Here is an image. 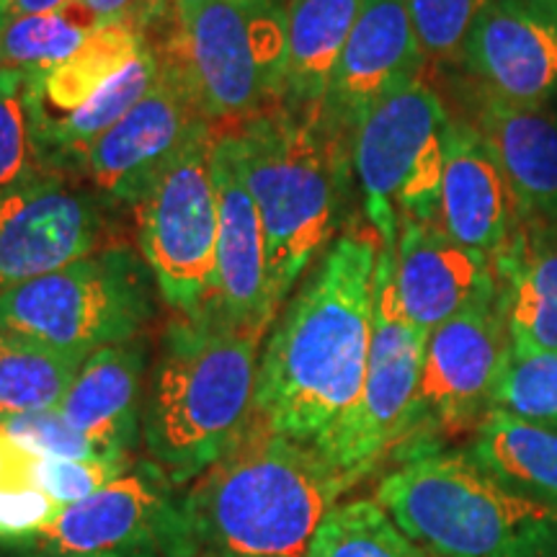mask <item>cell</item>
<instances>
[{
	"mask_svg": "<svg viewBox=\"0 0 557 557\" xmlns=\"http://www.w3.org/2000/svg\"><path fill=\"white\" fill-rule=\"evenodd\" d=\"M372 235H341L276 318L259 361L256 418L318 447L357 406L372 351Z\"/></svg>",
	"mask_w": 557,
	"mask_h": 557,
	"instance_id": "1",
	"label": "cell"
},
{
	"mask_svg": "<svg viewBox=\"0 0 557 557\" xmlns=\"http://www.w3.org/2000/svg\"><path fill=\"white\" fill-rule=\"evenodd\" d=\"M315 447L256 423L184 493L197 557H305L348 491Z\"/></svg>",
	"mask_w": 557,
	"mask_h": 557,
	"instance_id": "2",
	"label": "cell"
},
{
	"mask_svg": "<svg viewBox=\"0 0 557 557\" xmlns=\"http://www.w3.org/2000/svg\"><path fill=\"white\" fill-rule=\"evenodd\" d=\"M261 333L205 315L173 320L143 406V447L176 487L230 455L256 423Z\"/></svg>",
	"mask_w": 557,
	"mask_h": 557,
	"instance_id": "3",
	"label": "cell"
},
{
	"mask_svg": "<svg viewBox=\"0 0 557 557\" xmlns=\"http://www.w3.org/2000/svg\"><path fill=\"white\" fill-rule=\"evenodd\" d=\"M246 189L259 209L274 308L295 289L338 227L346 145L312 116L284 107L225 129Z\"/></svg>",
	"mask_w": 557,
	"mask_h": 557,
	"instance_id": "4",
	"label": "cell"
},
{
	"mask_svg": "<svg viewBox=\"0 0 557 557\" xmlns=\"http://www.w3.org/2000/svg\"><path fill=\"white\" fill-rule=\"evenodd\" d=\"M374 500L431 557H555L557 513L513 496L470 455L421 451Z\"/></svg>",
	"mask_w": 557,
	"mask_h": 557,
	"instance_id": "5",
	"label": "cell"
},
{
	"mask_svg": "<svg viewBox=\"0 0 557 557\" xmlns=\"http://www.w3.org/2000/svg\"><path fill=\"white\" fill-rule=\"evenodd\" d=\"M156 276L129 246H109L0 292V329L86 361L129 344L156 318Z\"/></svg>",
	"mask_w": 557,
	"mask_h": 557,
	"instance_id": "6",
	"label": "cell"
},
{
	"mask_svg": "<svg viewBox=\"0 0 557 557\" xmlns=\"http://www.w3.org/2000/svg\"><path fill=\"white\" fill-rule=\"evenodd\" d=\"M287 0H209L160 50L181 67L209 122L246 120L282 107Z\"/></svg>",
	"mask_w": 557,
	"mask_h": 557,
	"instance_id": "7",
	"label": "cell"
},
{
	"mask_svg": "<svg viewBox=\"0 0 557 557\" xmlns=\"http://www.w3.org/2000/svg\"><path fill=\"white\" fill-rule=\"evenodd\" d=\"M449 124L436 90L416 78L374 103L354 132V169L382 243H398L400 222H436Z\"/></svg>",
	"mask_w": 557,
	"mask_h": 557,
	"instance_id": "8",
	"label": "cell"
},
{
	"mask_svg": "<svg viewBox=\"0 0 557 557\" xmlns=\"http://www.w3.org/2000/svg\"><path fill=\"white\" fill-rule=\"evenodd\" d=\"M218 132L209 127L186 145L137 209L139 250L160 297L181 318L207 315L218 287L220 207L212 173Z\"/></svg>",
	"mask_w": 557,
	"mask_h": 557,
	"instance_id": "9",
	"label": "cell"
},
{
	"mask_svg": "<svg viewBox=\"0 0 557 557\" xmlns=\"http://www.w3.org/2000/svg\"><path fill=\"white\" fill-rule=\"evenodd\" d=\"M395 246L398 243H382L380 248L364 387L351 413L315 447L348 485H357L389 447L408 438L421 382L429 333L410 323L400 305Z\"/></svg>",
	"mask_w": 557,
	"mask_h": 557,
	"instance_id": "10",
	"label": "cell"
},
{
	"mask_svg": "<svg viewBox=\"0 0 557 557\" xmlns=\"http://www.w3.org/2000/svg\"><path fill=\"white\" fill-rule=\"evenodd\" d=\"M0 557H197L184 493L150 459L114 483L62 506L32 537L0 545Z\"/></svg>",
	"mask_w": 557,
	"mask_h": 557,
	"instance_id": "11",
	"label": "cell"
},
{
	"mask_svg": "<svg viewBox=\"0 0 557 557\" xmlns=\"http://www.w3.org/2000/svg\"><path fill=\"white\" fill-rule=\"evenodd\" d=\"M60 171H34L0 191V292L99 250L111 205Z\"/></svg>",
	"mask_w": 557,
	"mask_h": 557,
	"instance_id": "12",
	"label": "cell"
},
{
	"mask_svg": "<svg viewBox=\"0 0 557 557\" xmlns=\"http://www.w3.org/2000/svg\"><path fill=\"white\" fill-rule=\"evenodd\" d=\"M158 73L145 96L94 145L83 165L111 207H137L201 132L214 127L181 67L156 47Z\"/></svg>",
	"mask_w": 557,
	"mask_h": 557,
	"instance_id": "13",
	"label": "cell"
},
{
	"mask_svg": "<svg viewBox=\"0 0 557 557\" xmlns=\"http://www.w3.org/2000/svg\"><path fill=\"white\" fill-rule=\"evenodd\" d=\"M511 354L496 297L470 305L429 333L410 418L416 431L455 434L493 408V389ZM408 434V436H410Z\"/></svg>",
	"mask_w": 557,
	"mask_h": 557,
	"instance_id": "14",
	"label": "cell"
},
{
	"mask_svg": "<svg viewBox=\"0 0 557 557\" xmlns=\"http://www.w3.org/2000/svg\"><path fill=\"white\" fill-rule=\"evenodd\" d=\"M426 58L418 45L408 0H361L323 107L312 120L348 145L374 103L421 75Z\"/></svg>",
	"mask_w": 557,
	"mask_h": 557,
	"instance_id": "15",
	"label": "cell"
},
{
	"mask_svg": "<svg viewBox=\"0 0 557 557\" xmlns=\"http://www.w3.org/2000/svg\"><path fill=\"white\" fill-rule=\"evenodd\" d=\"M462 65L485 96L547 107L557 99V13L534 0H493L465 41Z\"/></svg>",
	"mask_w": 557,
	"mask_h": 557,
	"instance_id": "16",
	"label": "cell"
},
{
	"mask_svg": "<svg viewBox=\"0 0 557 557\" xmlns=\"http://www.w3.org/2000/svg\"><path fill=\"white\" fill-rule=\"evenodd\" d=\"M212 173L218 186L220 240L218 287L207 315L263 336L278 318L269 292L267 233L225 132L214 137Z\"/></svg>",
	"mask_w": 557,
	"mask_h": 557,
	"instance_id": "17",
	"label": "cell"
},
{
	"mask_svg": "<svg viewBox=\"0 0 557 557\" xmlns=\"http://www.w3.org/2000/svg\"><path fill=\"white\" fill-rule=\"evenodd\" d=\"M395 282L408 320L426 333L470 305L496 297L491 256L459 246L438 222H400Z\"/></svg>",
	"mask_w": 557,
	"mask_h": 557,
	"instance_id": "18",
	"label": "cell"
},
{
	"mask_svg": "<svg viewBox=\"0 0 557 557\" xmlns=\"http://www.w3.org/2000/svg\"><path fill=\"white\" fill-rule=\"evenodd\" d=\"M436 222L459 246L491 259L524 222L496 156L470 122L449 124Z\"/></svg>",
	"mask_w": 557,
	"mask_h": 557,
	"instance_id": "19",
	"label": "cell"
},
{
	"mask_svg": "<svg viewBox=\"0 0 557 557\" xmlns=\"http://www.w3.org/2000/svg\"><path fill=\"white\" fill-rule=\"evenodd\" d=\"M145 377L148 346L143 338L101 348L83 361L58 413L103 455L129 457L143 442Z\"/></svg>",
	"mask_w": 557,
	"mask_h": 557,
	"instance_id": "20",
	"label": "cell"
},
{
	"mask_svg": "<svg viewBox=\"0 0 557 557\" xmlns=\"http://www.w3.org/2000/svg\"><path fill=\"white\" fill-rule=\"evenodd\" d=\"M493 269L511 354L557 351V222H521Z\"/></svg>",
	"mask_w": 557,
	"mask_h": 557,
	"instance_id": "21",
	"label": "cell"
},
{
	"mask_svg": "<svg viewBox=\"0 0 557 557\" xmlns=\"http://www.w3.org/2000/svg\"><path fill=\"white\" fill-rule=\"evenodd\" d=\"M475 127L496 156L521 218L557 222V114L485 96Z\"/></svg>",
	"mask_w": 557,
	"mask_h": 557,
	"instance_id": "22",
	"label": "cell"
},
{
	"mask_svg": "<svg viewBox=\"0 0 557 557\" xmlns=\"http://www.w3.org/2000/svg\"><path fill=\"white\" fill-rule=\"evenodd\" d=\"M361 0H287L284 11L282 107L297 116H315L329 94Z\"/></svg>",
	"mask_w": 557,
	"mask_h": 557,
	"instance_id": "23",
	"label": "cell"
},
{
	"mask_svg": "<svg viewBox=\"0 0 557 557\" xmlns=\"http://www.w3.org/2000/svg\"><path fill=\"white\" fill-rule=\"evenodd\" d=\"M468 455L508 493L557 513V431L491 408Z\"/></svg>",
	"mask_w": 557,
	"mask_h": 557,
	"instance_id": "24",
	"label": "cell"
},
{
	"mask_svg": "<svg viewBox=\"0 0 557 557\" xmlns=\"http://www.w3.org/2000/svg\"><path fill=\"white\" fill-rule=\"evenodd\" d=\"M156 73L158 54L156 47L150 45L148 50L124 70L120 78L103 88L96 99H90L86 107L73 111V114L47 120V116L39 114L37 101L41 165L47 171L83 176V165H86L90 148L143 99L145 90L156 81Z\"/></svg>",
	"mask_w": 557,
	"mask_h": 557,
	"instance_id": "25",
	"label": "cell"
},
{
	"mask_svg": "<svg viewBox=\"0 0 557 557\" xmlns=\"http://www.w3.org/2000/svg\"><path fill=\"white\" fill-rule=\"evenodd\" d=\"M150 47L148 34L132 24H101L65 62L37 73L39 114L47 120L86 107Z\"/></svg>",
	"mask_w": 557,
	"mask_h": 557,
	"instance_id": "26",
	"label": "cell"
},
{
	"mask_svg": "<svg viewBox=\"0 0 557 557\" xmlns=\"http://www.w3.org/2000/svg\"><path fill=\"white\" fill-rule=\"evenodd\" d=\"M83 361L0 329V421L58 408Z\"/></svg>",
	"mask_w": 557,
	"mask_h": 557,
	"instance_id": "27",
	"label": "cell"
},
{
	"mask_svg": "<svg viewBox=\"0 0 557 557\" xmlns=\"http://www.w3.org/2000/svg\"><path fill=\"white\" fill-rule=\"evenodd\" d=\"M305 557H429L374 498L338 504Z\"/></svg>",
	"mask_w": 557,
	"mask_h": 557,
	"instance_id": "28",
	"label": "cell"
},
{
	"mask_svg": "<svg viewBox=\"0 0 557 557\" xmlns=\"http://www.w3.org/2000/svg\"><path fill=\"white\" fill-rule=\"evenodd\" d=\"M96 26H101L99 18L81 0L58 13L9 18L0 29V65L50 70L78 50Z\"/></svg>",
	"mask_w": 557,
	"mask_h": 557,
	"instance_id": "29",
	"label": "cell"
},
{
	"mask_svg": "<svg viewBox=\"0 0 557 557\" xmlns=\"http://www.w3.org/2000/svg\"><path fill=\"white\" fill-rule=\"evenodd\" d=\"M41 169L37 73L0 65V191Z\"/></svg>",
	"mask_w": 557,
	"mask_h": 557,
	"instance_id": "30",
	"label": "cell"
},
{
	"mask_svg": "<svg viewBox=\"0 0 557 557\" xmlns=\"http://www.w3.org/2000/svg\"><path fill=\"white\" fill-rule=\"evenodd\" d=\"M493 408L557 431V351L508 354L493 389Z\"/></svg>",
	"mask_w": 557,
	"mask_h": 557,
	"instance_id": "31",
	"label": "cell"
},
{
	"mask_svg": "<svg viewBox=\"0 0 557 557\" xmlns=\"http://www.w3.org/2000/svg\"><path fill=\"white\" fill-rule=\"evenodd\" d=\"M493 0H408L423 58L438 65L462 62L465 41Z\"/></svg>",
	"mask_w": 557,
	"mask_h": 557,
	"instance_id": "32",
	"label": "cell"
},
{
	"mask_svg": "<svg viewBox=\"0 0 557 557\" xmlns=\"http://www.w3.org/2000/svg\"><path fill=\"white\" fill-rule=\"evenodd\" d=\"M132 465H135V459L122 455L88 459L29 457L24 472L34 485H39L60 506H70L103 491L116 478H122Z\"/></svg>",
	"mask_w": 557,
	"mask_h": 557,
	"instance_id": "33",
	"label": "cell"
},
{
	"mask_svg": "<svg viewBox=\"0 0 557 557\" xmlns=\"http://www.w3.org/2000/svg\"><path fill=\"white\" fill-rule=\"evenodd\" d=\"M0 436L13 444L26 457H62V459H88V457H109L75 431L58 413V408L37 410V413H24L9 421H0Z\"/></svg>",
	"mask_w": 557,
	"mask_h": 557,
	"instance_id": "34",
	"label": "cell"
},
{
	"mask_svg": "<svg viewBox=\"0 0 557 557\" xmlns=\"http://www.w3.org/2000/svg\"><path fill=\"white\" fill-rule=\"evenodd\" d=\"M60 504L47 496L24 470L0 475V545L32 537L58 517Z\"/></svg>",
	"mask_w": 557,
	"mask_h": 557,
	"instance_id": "35",
	"label": "cell"
},
{
	"mask_svg": "<svg viewBox=\"0 0 557 557\" xmlns=\"http://www.w3.org/2000/svg\"><path fill=\"white\" fill-rule=\"evenodd\" d=\"M99 18V24H132L148 32L171 13V0H81Z\"/></svg>",
	"mask_w": 557,
	"mask_h": 557,
	"instance_id": "36",
	"label": "cell"
},
{
	"mask_svg": "<svg viewBox=\"0 0 557 557\" xmlns=\"http://www.w3.org/2000/svg\"><path fill=\"white\" fill-rule=\"evenodd\" d=\"M75 0H9V18L39 16V13H58Z\"/></svg>",
	"mask_w": 557,
	"mask_h": 557,
	"instance_id": "37",
	"label": "cell"
},
{
	"mask_svg": "<svg viewBox=\"0 0 557 557\" xmlns=\"http://www.w3.org/2000/svg\"><path fill=\"white\" fill-rule=\"evenodd\" d=\"M205 3H209V0H171V26L181 29V26L189 24L194 13H197Z\"/></svg>",
	"mask_w": 557,
	"mask_h": 557,
	"instance_id": "38",
	"label": "cell"
},
{
	"mask_svg": "<svg viewBox=\"0 0 557 557\" xmlns=\"http://www.w3.org/2000/svg\"><path fill=\"white\" fill-rule=\"evenodd\" d=\"M26 462H29V457L0 436V475H3V472L24 470Z\"/></svg>",
	"mask_w": 557,
	"mask_h": 557,
	"instance_id": "39",
	"label": "cell"
},
{
	"mask_svg": "<svg viewBox=\"0 0 557 557\" xmlns=\"http://www.w3.org/2000/svg\"><path fill=\"white\" fill-rule=\"evenodd\" d=\"M5 21H9V0H0V29H3Z\"/></svg>",
	"mask_w": 557,
	"mask_h": 557,
	"instance_id": "40",
	"label": "cell"
},
{
	"mask_svg": "<svg viewBox=\"0 0 557 557\" xmlns=\"http://www.w3.org/2000/svg\"><path fill=\"white\" fill-rule=\"evenodd\" d=\"M553 3H557V0H553Z\"/></svg>",
	"mask_w": 557,
	"mask_h": 557,
	"instance_id": "41",
	"label": "cell"
}]
</instances>
